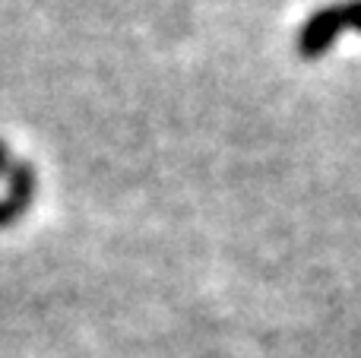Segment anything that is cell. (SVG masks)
Segmentation results:
<instances>
[{
    "label": "cell",
    "mask_w": 361,
    "mask_h": 358,
    "mask_svg": "<svg viewBox=\"0 0 361 358\" xmlns=\"http://www.w3.org/2000/svg\"><path fill=\"white\" fill-rule=\"evenodd\" d=\"M361 32V0H343L314 10L298 32V54L305 61H317L336 44L343 32Z\"/></svg>",
    "instance_id": "1"
},
{
    "label": "cell",
    "mask_w": 361,
    "mask_h": 358,
    "mask_svg": "<svg viewBox=\"0 0 361 358\" xmlns=\"http://www.w3.org/2000/svg\"><path fill=\"white\" fill-rule=\"evenodd\" d=\"M10 165H13V156H10V146L0 140V175H6L10 171Z\"/></svg>",
    "instance_id": "3"
},
{
    "label": "cell",
    "mask_w": 361,
    "mask_h": 358,
    "mask_svg": "<svg viewBox=\"0 0 361 358\" xmlns=\"http://www.w3.org/2000/svg\"><path fill=\"white\" fill-rule=\"evenodd\" d=\"M35 190H38V171L29 162L13 159L10 171H6V200H0V228L13 226L32 206Z\"/></svg>",
    "instance_id": "2"
}]
</instances>
